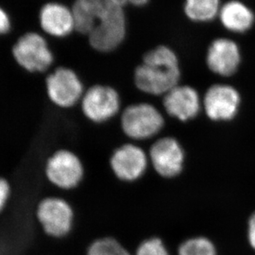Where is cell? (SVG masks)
<instances>
[{
    "label": "cell",
    "instance_id": "cell-1",
    "mask_svg": "<svg viewBox=\"0 0 255 255\" xmlns=\"http://www.w3.org/2000/svg\"><path fill=\"white\" fill-rule=\"evenodd\" d=\"M71 9L75 29L88 36L94 49L111 52L123 42L127 30L126 13L112 0H76Z\"/></svg>",
    "mask_w": 255,
    "mask_h": 255
},
{
    "label": "cell",
    "instance_id": "cell-2",
    "mask_svg": "<svg viewBox=\"0 0 255 255\" xmlns=\"http://www.w3.org/2000/svg\"><path fill=\"white\" fill-rule=\"evenodd\" d=\"M179 61L173 50L158 46L144 55L134 72V82L139 91L152 96H164L179 85Z\"/></svg>",
    "mask_w": 255,
    "mask_h": 255
},
{
    "label": "cell",
    "instance_id": "cell-3",
    "mask_svg": "<svg viewBox=\"0 0 255 255\" xmlns=\"http://www.w3.org/2000/svg\"><path fill=\"white\" fill-rule=\"evenodd\" d=\"M35 218L47 237L61 240L69 236L73 229L75 211L62 196H47L37 202Z\"/></svg>",
    "mask_w": 255,
    "mask_h": 255
},
{
    "label": "cell",
    "instance_id": "cell-4",
    "mask_svg": "<svg viewBox=\"0 0 255 255\" xmlns=\"http://www.w3.org/2000/svg\"><path fill=\"white\" fill-rule=\"evenodd\" d=\"M43 174L52 187L62 191H71L83 181L85 167L76 152L68 148H59L47 157Z\"/></svg>",
    "mask_w": 255,
    "mask_h": 255
},
{
    "label": "cell",
    "instance_id": "cell-5",
    "mask_svg": "<svg viewBox=\"0 0 255 255\" xmlns=\"http://www.w3.org/2000/svg\"><path fill=\"white\" fill-rule=\"evenodd\" d=\"M45 85L48 101L62 110H68L81 103L86 91L78 75L66 67H59L50 73Z\"/></svg>",
    "mask_w": 255,
    "mask_h": 255
},
{
    "label": "cell",
    "instance_id": "cell-6",
    "mask_svg": "<svg viewBox=\"0 0 255 255\" xmlns=\"http://www.w3.org/2000/svg\"><path fill=\"white\" fill-rule=\"evenodd\" d=\"M164 119L155 106L147 103L134 104L124 111L121 126L128 137L145 140L154 137L162 129Z\"/></svg>",
    "mask_w": 255,
    "mask_h": 255
},
{
    "label": "cell",
    "instance_id": "cell-7",
    "mask_svg": "<svg viewBox=\"0 0 255 255\" xmlns=\"http://www.w3.org/2000/svg\"><path fill=\"white\" fill-rule=\"evenodd\" d=\"M12 54L17 63L31 73L44 72L54 60L47 41L36 32L20 37L12 48Z\"/></svg>",
    "mask_w": 255,
    "mask_h": 255
},
{
    "label": "cell",
    "instance_id": "cell-8",
    "mask_svg": "<svg viewBox=\"0 0 255 255\" xmlns=\"http://www.w3.org/2000/svg\"><path fill=\"white\" fill-rule=\"evenodd\" d=\"M80 104L81 112L88 121L101 124L117 115L121 108V98L111 86L96 85L85 91Z\"/></svg>",
    "mask_w": 255,
    "mask_h": 255
},
{
    "label": "cell",
    "instance_id": "cell-9",
    "mask_svg": "<svg viewBox=\"0 0 255 255\" xmlns=\"http://www.w3.org/2000/svg\"><path fill=\"white\" fill-rule=\"evenodd\" d=\"M241 94L234 86L216 84L207 90L203 99L206 116L214 121L233 120L241 107Z\"/></svg>",
    "mask_w": 255,
    "mask_h": 255
},
{
    "label": "cell",
    "instance_id": "cell-10",
    "mask_svg": "<svg viewBox=\"0 0 255 255\" xmlns=\"http://www.w3.org/2000/svg\"><path fill=\"white\" fill-rule=\"evenodd\" d=\"M242 62L241 47L235 40L220 37L209 46L206 64L213 73L230 77L238 71Z\"/></svg>",
    "mask_w": 255,
    "mask_h": 255
},
{
    "label": "cell",
    "instance_id": "cell-11",
    "mask_svg": "<svg viewBox=\"0 0 255 255\" xmlns=\"http://www.w3.org/2000/svg\"><path fill=\"white\" fill-rule=\"evenodd\" d=\"M184 152L174 137H165L157 140L150 149L149 159L155 171L162 177L172 178L182 172Z\"/></svg>",
    "mask_w": 255,
    "mask_h": 255
},
{
    "label": "cell",
    "instance_id": "cell-12",
    "mask_svg": "<svg viewBox=\"0 0 255 255\" xmlns=\"http://www.w3.org/2000/svg\"><path fill=\"white\" fill-rule=\"evenodd\" d=\"M148 158L144 151L134 144H125L114 152L111 169L119 179L134 182L144 174Z\"/></svg>",
    "mask_w": 255,
    "mask_h": 255
},
{
    "label": "cell",
    "instance_id": "cell-13",
    "mask_svg": "<svg viewBox=\"0 0 255 255\" xmlns=\"http://www.w3.org/2000/svg\"><path fill=\"white\" fill-rule=\"evenodd\" d=\"M163 106L170 116L181 121L195 118L201 110V98L196 89L177 85L164 95Z\"/></svg>",
    "mask_w": 255,
    "mask_h": 255
},
{
    "label": "cell",
    "instance_id": "cell-14",
    "mask_svg": "<svg viewBox=\"0 0 255 255\" xmlns=\"http://www.w3.org/2000/svg\"><path fill=\"white\" fill-rule=\"evenodd\" d=\"M218 17L222 26L235 34L247 33L255 25V11L241 0H230L221 5Z\"/></svg>",
    "mask_w": 255,
    "mask_h": 255
},
{
    "label": "cell",
    "instance_id": "cell-15",
    "mask_svg": "<svg viewBox=\"0 0 255 255\" xmlns=\"http://www.w3.org/2000/svg\"><path fill=\"white\" fill-rule=\"evenodd\" d=\"M39 19L42 29L53 37H66L75 29L72 10L58 2H49L43 6Z\"/></svg>",
    "mask_w": 255,
    "mask_h": 255
},
{
    "label": "cell",
    "instance_id": "cell-16",
    "mask_svg": "<svg viewBox=\"0 0 255 255\" xmlns=\"http://www.w3.org/2000/svg\"><path fill=\"white\" fill-rule=\"evenodd\" d=\"M221 0H185L184 12L194 22H210L218 17Z\"/></svg>",
    "mask_w": 255,
    "mask_h": 255
},
{
    "label": "cell",
    "instance_id": "cell-17",
    "mask_svg": "<svg viewBox=\"0 0 255 255\" xmlns=\"http://www.w3.org/2000/svg\"><path fill=\"white\" fill-rule=\"evenodd\" d=\"M178 255H216V251L208 239L196 237L189 239L181 245Z\"/></svg>",
    "mask_w": 255,
    "mask_h": 255
},
{
    "label": "cell",
    "instance_id": "cell-18",
    "mask_svg": "<svg viewBox=\"0 0 255 255\" xmlns=\"http://www.w3.org/2000/svg\"><path fill=\"white\" fill-rule=\"evenodd\" d=\"M86 255H130V254L116 240L103 238L91 243Z\"/></svg>",
    "mask_w": 255,
    "mask_h": 255
},
{
    "label": "cell",
    "instance_id": "cell-19",
    "mask_svg": "<svg viewBox=\"0 0 255 255\" xmlns=\"http://www.w3.org/2000/svg\"><path fill=\"white\" fill-rule=\"evenodd\" d=\"M136 255H169V254L161 240L151 238L140 245Z\"/></svg>",
    "mask_w": 255,
    "mask_h": 255
},
{
    "label": "cell",
    "instance_id": "cell-20",
    "mask_svg": "<svg viewBox=\"0 0 255 255\" xmlns=\"http://www.w3.org/2000/svg\"><path fill=\"white\" fill-rule=\"evenodd\" d=\"M12 194V188L9 181L6 177L0 176V215L8 206Z\"/></svg>",
    "mask_w": 255,
    "mask_h": 255
},
{
    "label": "cell",
    "instance_id": "cell-21",
    "mask_svg": "<svg viewBox=\"0 0 255 255\" xmlns=\"http://www.w3.org/2000/svg\"><path fill=\"white\" fill-rule=\"evenodd\" d=\"M248 241L251 248L255 251V212L249 219Z\"/></svg>",
    "mask_w": 255,
    "mask_h": 255
},
{
    "label": "cell",
    "instance_id": "cell-22",
    "mask_svg": "<svg viewBox=\"0 0 255 255\" xmlns=\"http://www.w3.org/2000/svg\"><path fill=\"white\" fill-rule=\"evenodd\" d=\"M11 28V22L7 12L0 7V34L7 33Z\"/></svg>",
    "mask_w": 255,
    "mask_h": 255
},
{
    "label": "cell",
    "instance_id": "cell-23",
    "mask_svg": "<svg viewBox=\"0 0 255 255\" xmlns=\"http://www.w3.org/2000/svg\"><path fill=\"white\" fill-rule=\"evenodd\" d=\"M116 4L120 5L121 7H124L126 5L131 4L137 7H141L146 4L148 2V0H112Z\"/></svg>",
    "mask_w": 255,
    "mask_h": 255
}]
</instances>
